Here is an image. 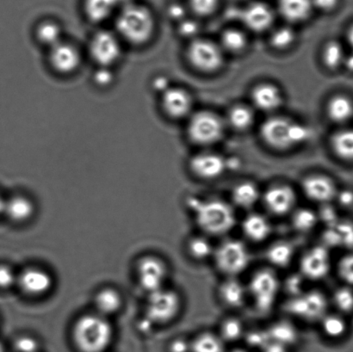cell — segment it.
Returning a JSON list of instances; mask_svg holds the SVG:
<instances>
[{
    "mask_svg": "<svg viewBox=\"0 0 353 352\" xmlns=\"http://www.w3.org/2000/svg\"><path fill=\"white\" fill-rule=\"evenodd\" d=\"M188 206L200 233L207 236H227L237 225L234 207L223 199L193 198Z\"/></svg>",
    "mask_w": 353,
    "mask_h": 352,
    "instance_id": "obj_1",
    "label": "cell"
},
{
    "mask_svg": "<svg viewBox=\"0 0 353 352\" xmlns=\"http://www.w3.org/2000/svg\"><path fill=\"white\" fill-rule=\"evenodd\" d=\"M114 30L124 45L141 48L153 41L157 34V19L150 8L131 3L122 7L115 16Z\"/></svg>",
    "mask_w": 353,
    "mask_h": 352,
    "instance_id": "obj_2",
    "label": "cell"
},
{
    "mask_svg": "<svg viewBox=\"0 0 353 352\" xmlns=\"http://www.w3.org/2000/svg\"><path fill=\"white\" fill-rule=\"evenodd\" d=\"M114 331L108 318L98 313H88L76 320L72 340L79 352H105L112 343Z\"/></svg>",
    "mask_w": 353,
    "mask_h": 352,
    "instance_id": "obj_3",
    "label": "cell"
},
{
    "mask_svg": "<svg viewBox=\"0 0 353 352\" xmlns=\"http://www.w3.org/2000/svg\"><path fill=\"white\" fill-rule=\"evenodd\" d=\"M248 298L256 312L266 315L275 308L282 291V281L276 271L270 267L252 272L247 284Z\"/></svg>",
    "mask_w": 353,
    "mask_h": 352,
    "instance_id": "obj_4",
    "label": "cell"
},
{
    "mask_svg": "<svg viewBox=\"0 0 353 352\" xmlns=\"http://www.w3.org/2000/svg\"><path fill=\"white\" fill-rule=\"evenodd\" d=\"M261 134L265 143L279 150L299 146L311 136L306 126L285 116H273L266 120L261 125Z\"/></svg>",
    "mask_w": 353,
    "mask_h": 352,
    "instance_id": "obj_5",
    "label": "cell"
},
{
    "mask_svg": "<svg viewBox=\"0 0 353 352\" xmlns=\"http://www.w3.org/2000/svg\"><path fill=\"white\" fill-rule=\"evenodd\" d=\"M251 253L243 240L227 238L214 247V265L224 278H240L251 264Z\"/></svg>",
    "mask_w": 353,
    "mask_h": 352,
    "instance_id": "obj_6",
    "label": "cell"
},
{
    "mask_svg": "<svg viewBox=\"0 0 353 352\" xmlns=\"http://www.w3.org/2000/svg\"><path fill=\"white\" fill-rule=\"evenodd\" d=\"M330 300L317 289H306L290 296L283 303V311L292 318L305 323H319L330 311Z\"/></svg>",
    "mask_w": 353,
    "mask_h": 352,
    "instance_id": "obj_7",
    "label": "cell"
},
{
    "mask_svg": "<svg viewBox=\"0 0 353 352\" xmlns=\"http://www.w3.org/2000/svg\"><path fill=\"white\" fill-rule=\"evenodd\" d=\"M124 43L115 30L101 29L90 37L88 54L96 68H114L122 60Z\"/></svg>",
    "mask_w": 353,
    "mask_h": 352,
    "instance_id": "obj_8",
    "label": "cell"
},
{
    "mask_svg": "<svg viewBox=\"0 0 353 352\" xmlns=\"http://www.w3.org/2000/svg\"><path fill=\"white\" fill-rule=\"evenodd\" d=\"M181 296L174 289L162 288L150 293L146 303V316L152 324L168 325L182 311Z\"/></svg>",
    "mask_w": 353,
    "mask_h": 352,
    "instance_id": "obj_9",
    "label": "cell"
},
{
    "mask_svg": "<svg viewBox=\"0 0 353 352\" xmlns=\"http://www.w3.org/2000/svg\"><path fill=\"white\" fill-rule=\"evenodd\" d=\"M224 123L219 116L210 112H199L190 117L187 134L194 143L209 146L223 136Z\"/></svg>",
    "mask_w": 353,
    "mask_h": 352,
    "instance_id": "obj_10",
    "label": "cell"
},
{
    "mask_svg": "<svg viewBox=\"0 0 353 352\" xmlns=\"http://www.w3.org/2000/svg\"><path fill=\"white\" fill-rule=\"evenodd\" d=\"M299 273L307 281L324 280L332 271L330 250L321 243L307 248L299 258Z\"/></svg>",
    "mask_w": 353,
    "mask_h": 352,
    "instance_id": "obj_11",
    "label": "cell"
},
{
    "mask_svg": "<svg viewBox=\"0 0 353 352\" xmlns=\"http://www.w3.org/2000/svg\"><path fill=\"white\" fill-rule=\"evenodd\" d=\"M83 62L81 48L67 39L48 50V63L52 71L61 76L74 74Z\"/></svg>",
    "mask_w": 353,
    "mask_h": 352,
    "instance_id": "obj_12",
    "label": "cell"
},
{
    "mask_svg": "<svg viewBox=\"0 0 353 352\" xmlns=\"http://www.w3.org/2000/svg\"><path fill=\"white\" fill-rule=\"evenodd\" d=\"M261 202L270 216H288L299 207V196L292 186L276 184L270 186L262 192Z\"/></svg>",
    "mask_w": 353,
    "mask_h": 352,
    "instance_id": "obj_13",
    "label": "cell"
},
{
    "mask_svg": "<svg viewBox=\"0 0 353 352\" xmlns=\"http://www.w3.org/2000/svg\"><path fill=\"white\" fill-rule=\"evenodd\" d=\"M190 63L197 70L212 72L223 64V48L209 40H194L187 50Z\"/></svg>",
    "mask_w": 353,
    "mask_h": 352,
    "instance_id": "obj_14",
    "label": "cell"
},
{
    "mask_svg": "<svg viewBox=\"0 0 353 352\" xmlns=\"http://www.w3.org/2000/svg\"><path fill=\"white\" fill-rule=\"evenodd\" d=\"M138 282L148 294L165 287L169 275L167 263L157 256H144L137 265Z\"/></svg>",
    "mask_w": 353,
    "mask_h": 352,
    "instance_id": "obj_15",
    "label": "cell"
},
{
    "mask_svg": "<svg viewBox=\"0 0 353 352\" xmlns=\"http://www.w3.org/2000/svg\"><path fill=\"white\" fill-rule=\"evenodd\" d=\"M301 189L306 198L320 206L334 201L339 191L333 179L323 174L307 176L303 179Z\"/></svg>",
    "mask_w": 353,
    "mask_h": 352,
    "instance_id": "obj_16",
    "label": "cell"
},
{
    "mask_svg": "<svg viewBox=\"0 0 353 352\" xmlns=\"http://www.w3.org/2000/svg\"><path fill=\"white\" fill-rule=\"evenodd\" d=\"M160 100L162 112L172 119L185 118L192 112V96L183 88L171 85L161 93Z\"/></svg>",
    "mask_w": 353,
    "mask_h": 352,
    "instance_id": "obj_17",
    "label": "cell"
},
{
    "mask_svg": "<svg viewBox=\"0 0 353 352\" xmlns=\"http://www.w3.org/2000/svg\"><path fill=\"white\" fill-rule=\"evenodd\" d=\"M17 284L24 294L31 298H40L51 291L54 281L52 276L43 269L29 267L17 275Z\"/></svg>",
    "mask_w": 353,
    "mask_h": 352,
    "instance_id": "obj_18",
    "label": "cell"
},
{
    "mask_svg": "<svg viewBox=\"0 0 353 352\" xmlns=\"http://www.w3.org/2000/svg\"><path fill=\"white\" fill-rule=\"evenodd\" d=\"M217 298L225 308L241 309L249 300L247 284L239 278H224L218 285Z\"/></svg>",
    "mask_w": 353,
    "mask_h": 352,
    "instance_id": "obj_19",
    "label": "cell"
},
{
    "mask_svg": "<svg viewBox=\"0 0 353 352\" xmlns=\"http://www.w3.org/2000/svg\"><path fill=\"white\" fill-rule=\"evenodd\" d=\"M241 233L252 243H263L272 234V224L264 213L249 211L245 214L241 222Z\"/></svg>",
    "mask_w": 353,
    "mask_h": 352,
    "instance_id": "obj_20",
    "label": "cell"
},
{
    "mask_svg": "<svg viewBox=\"0 0 353 352\" xmlns=\"http://www.w3.org/2000/svg\"><path fill=\"white\" fill-rule=\"evenodd\" d=\"M227 168V161L216 154H199L190 161V171L203 180H214L220 178Z\"/></svg>",
    "mask_w": 353,
    "mask_h": 352,
    "instance_id": "obj_21",
    "label": "cell"
},
{
    "mask_svg": "<svg viewBox=\"0 0 353 352\" xmlns=\"http://www.w3.org/2000/svg\"><path fill=\"white\" fill-rule=\"evenodd\" d=\"M296 247L289 240H278L270 244L265 250V258L269 267L282 270L290 267L296 257Z\"/></svg>",
    "mask_w": 353,
    "mask_h": 352,
    "instance_id": "obj_22",
    "label": "cell"
},
{
    "mask_svg": "<svg viewBox=\"0 0 353 352\" xmlns=\"http://www.w3.org/2000/svg\"><path fill=\"white\" fill-rule=\"evenodd\" d=\"M262 192L254 182L244 181L235 185L232 189L231 205L234 209H243L249 212L254 210L256 205L261 201Z\"/></svg>",
    "mask_w": 353,
    "mask_h": 352,
    "instance_id": "obj_23",
    "label": "cell"
},
{
    "mask_svg": "<svg viewBox=\"0 0 353 352\" xmlns=\"http://www.w3.org/2000/svg\"><path fill=\"white\" fill-rule=\"evenodd\" d=\"M242 21L249 30L254 32H263L272 26L274 21V14L265 3H254L242 12Z\"/></svg>",
    "mask_w": 353,
    "mask_h": 352,
    "instance_id": "obj_24",
    "label": "cell"
},
{
    "mask_svg": "<svg viewBox=\"0 0 353 352\" xmlns=\"http://www.w3.org/2000/svg\"><path fill=\"white\" fill-rule=\"evenodd\" d=\"M254 105L262 112H272L283 103V95L279 87L272 84H262L255 87L252 93Z\"/></svg>",
    "mask_w": 353,
    "mask_h": 352,
    "instance_id": "obj_25",
    "label": "cell"
},
{
    "mask_svg": "<svg viewBox=\"0 0 353 352\" xmlns=\"http://www.w3.org/2000/svg\"><path fill=\"white\" fill-rule=\"evenodd\" d=\"M34 203L28 196L17 195L7 200L3 214L16 223H23L30 220L34 215Z\"/></svg>",
    "mask_w": 353,
    "mask_h": 352,
    "instance_id": "obj_26",
    "label": "cell"
},
{
    "mask_svg": "<svg viewBox=\"0 0 353 352\" xmlns=\"http://www.w3.org/2000/svg\"><path fill=\"white\" fill-rule=\"evenodd\" d=\"M34 37L37 43L47 50L65 39L63 28L53 19L41 20L34 27Z\"/></svg>",
    "mask_w": 353,
    "mask_h": 352,
    "instance_id": "obj_27",
    "label": "cell"
},
{
    "mask_svg": "<svg viewBox=\"0 0 353 352\" xmlns=\"http://www.w3.org/2000/svg\"><path fill=\"white\" fill-rule=\"evenodd\" d=\"M270 343L280 344L287 348L297 342L299 334L295 325L289 320H279L265 329Z\"/></svg>",
    "mask_w": 353,
    "mask_h": 352,
    "instance_id": "obj_28",
    "label": "cell"
},
{
    "mask_svg": "<svg viewBox=\"0 0 353 352\" xmlns=\"http://www.w3.org/2000/svg\"><path fill=\"white\" fill-rule=\"evenodd\" d=\"M123 302L120 292L110 287L100 289L94 298L97 313L106 318L116 315L122 309Z\"/></svg>",
    "mask_w": 353,
    "mask_h": 352,
    "instance_id": "obj_29",
    "label": "cell"
},
{
    "mask_svg": "<svg viewBox=\"0 0 353 352\" xmlns=\"http://www.w3.org/2000/svg\"><path fill=\"white\" fill-rule=\"evenodd\" d=\"M314 8L312 0H279L280 14L290 23H300L309 19Z\"/></svg>",
    "mask_w": 353,
    "mask_h": 352,
    "instance_id": "obj_30",
    "label": "cell"
},
{
    "mask_svg": "<svg viewBox=\"0 0 353 352\" xmlns=\"http://www.w3.org/2000/svg\"><path fill=\"white\" fill-rule=\"evenodd\" d=\"M319 326L323 335L330 340L343 339L348 332V323L345 316L337 312H328L320 320Z\"/></svg>",
    "mask_w": 353,
    "mask_h": 352,
    "instance_id": "obj_31",
    "label": "cell"
},
{
    "mask_svg": "<svg viewBox=\"0 0 353 352\" xmlns=\"http://www.w3.org/2000/svg\"><path fill=\"white\" fill-rule=\"evenodd\" d=\"M119 7L115 0H85L84 12L92 23H103L108 20Z\"/></svg>",
    "mask_w": 353,
    "mask_h": 352,
    "instance_id": "obj_32",
    "label": "cell"
},
{
    "mask_svg": "<svg viewBox=\"0 0 353 352\" xmlns=\"http://www.w3.org/2000/svg\"><path fill=\"white\" fill-rule=\"evenodd\" d=\"M214 247L210 237L205 234H196L190 238L186 243V251L189 257L195 262H205L212 260Z\"/></svg>",
    "mask_w": 353,
    "mask_h": 352,
    "instance_id": "obj_33",
    "label": "cell"
},
{
    "mask_svg": "<svg viewBox=\"0 0 353 352\" xmlns=\"http://www.w3.org/2000/svg\"><path fill=\"white\" fill-rule=\"evenodd\" d=\"M190 352H226V343L217 333L203 331L190 340Z\"/></svg>",
    "mask_w": 353,
    "mask_h": 352,
    "instance_id": "obj_34",
    "label": "cell"
},
{
    "mask_svg": "<svg viewBox=\"0 0 353 352\" xmlns=\"http://www.w3.org/2000/svg\"><path fill=\"white\" fill-rule=\"evenodd\" d=\"M290 216L293 229L300 234L312 232L320 223L317 211L307 207H297Z\"/></svg>",
    "mask_w": 353,
    "mask_h": 352,
    "instance_id": "obj_35",
    "label": "cell"
},
{
    "mask_svg": "<svg viewBox=\"0 0 353 352\" xmlns=\"http://www.w3.org/2000/svg\"><path fill=\"white\" fill-rule=\"evenodd\" d=\"M327 115L333 122L345 123L353 117V102L345 95H336L327 103Z\"/></svg>",
    "mask_w": 353,
    "mask_h": 352,
    "instance_id": "obj_36",
    "label": "cell"
},
{
    "mask_svg": "<svg viewBox=\"0 0 353 352\" xmlns=\"http://www.w3.org/2000/svg\"><path fill=\"white\" fill-rule=\"evenodd\" d=\"M245 333L243 322L236 316H228L221 320L217 332L226 344L243 340Z\"/></svg>",
    "mask_w": 353,
    "mask_h": 352,
    "instance_id": "obj_37",
    "label": "cell"
},
{
    "mask_svg": "<svg viewBox=\"0 0 353 352\" xmlns=\"http://www.w3.org/2000/svg\"><path fill=\"white\" fill-rule=\"evenodd\" d=\"M331 145L341 160L353 161V129L339 131L332 138Z\"/></svg>",
    "mask_w": 353,
    "mask_h": 352,
    "instance_id": "obj_38",
    "label": "cell"
},
{
    "mask_svg": "<svg viewBox=\"0 0 353 352\" xmlns=\"http://www.w3.org/2000/svg\"><path fill=\"white\" fill-rule=\"evenodd\" d=\"M330 227L333 234L335 248H345L348 251L353 250V222L349 220L340 219L336 224Z\"/></svg>",
    "mask_w": 353,
    "mask_h": 352,
    "instance_id": "obj_39",
    "label": "cell"
},
{
    "mask_svg": "<svg viewBox=\"0 0 353 352\" xmlns=\"http://www.w3.org/2000/svg\"><path fill=\"white\" fill-rule=\"evenodd\" d=\"M330 300L341 315L345 316L353 313V288L351 286L345 284L335 289Z\"/></svg>",
    "mask_w": 353,
    "mask_h": 352,
    "instance_id": "obj_40",
    "label": "cell"
},
{
    "mask_svg": "<svg viewBox=\"0 0 353 352\" xmlns=\"http://www.w3.org/2000/svg\"><path fill=\"white\" fill-rule=\"evenodd\" d=\"M228 122L235 130H247L254 123V114L247 106H234L228 113Z\"/></svg>",
    "mask_w": 353,
    "mask_h": 352,
    "instance_id": "obj_41",
    "label": "cell"
},
{
    "mask_svg": "<svg viewBox=\"0 0 353 352\" xmlns=\"http://www.w3.org/2000/svg\"><path fill=\"white\" fill-rule=\"evenodd\" d=\"M221 48L231 53H238L247 47L248 39L244 33L238 30H228L221 34Z\"/></svg>",
    "mask_w": 353,
    "mask_h": 352,
    "instance_id": "obj_42",
    "label": "cell"
},
{
    "mask_svg": "<svg viewBox=\"0 0 353 352\" xmlns=\"http://www.w3.org/2000/svg\"><path fill=\"white\" fill-rule=\"evenodd\" d=\"M347 56L345 54L344 48L338 41H330L324 48L323 61L326 67L330 69H335L344 63Z\"/></svg>",
    "mask_w": 353,
    "mask_h": 352,
    "instance_id": "obj_43",
    "label": "cell"
},
{
    "mask_svg": "<svg viewBox=\"0 0 353 352\" xmlns=\"http://www.w3.org/2000/svg\"><path fill=\"white\" fill-rule=\"evenodd\" d=\"M336 271L338 277L345 285L353 288V250L347 253L338 261Z\"/></svg>",
    "mask_w": 353,
    "mask_h": 352,
    "instance_id": "obj_44",
    "label": "cell"
},
{
    "mask_svg": "<svg viewBox=\"0 0 353 352\" xmlns=\"http://www.w3.org/2000/svg\"><path fill=\"white\" fill-rule=\"evenodd\" d=\"M296 39V34L292 28L282 27L274 31L271 37V43L278 50H285L292 46Z\"/></svg>",
    "mask_w": 353,
    "mask_h": 352,
    "instance_id": "obj_45",
    "label": "cell"
},
{
    "mask_svg": "<svg viewBox=\"0 0 353 352\" xmlns=\"http://www.w3.org/2000/svg\"><path fill=\"white\" fill-rule=\"evenodd\" d=\"M92 81L99 88H108L115 82L113 68H96Z\"/></svg>",
    "mask_w": 353,
    "mask_h": 352,
    "instance_id": "obj_46",
    "label": "cell"
},
{
    "mask_svg": "<svg viewBox=\"0 0 353 352\" xmlns=\"http://www.w3.org/2000/svg\"><path fill=\"white\" fill-rule=\"evenodd\" d=\"M306 281V279L300 273L292 275L286 279L285 282H282V289H285V291L288 293V298L299 295L306 291L303 284Z\"/></svg>",
    "mask_w": 353,
    "mask_h": 352,
    "instance_id": "obj_47",
    "label": "cell"
},
{
    "mask_svg": "<svg viewBox=\"0 0 353 352\" xmlns=\"http://www.w3.org/2000/svg\"><path fill=\"white\" fill-rule=\"evenodd\" d=\"M317 213L320 222H323L325 227L334 225L341 219L338 215L337 209L334 206H331V203L321 205Z\"/></svg>",
    "mask_w": 353,
    "mask_h": 352,
    "instance_id": "obj_48",
    "label": "cell"
},
{
    "mask_svg": "<svg viewBox=\"0 0 353 352\" xmlns=\"http://www.w3.org/2000/svg\"><path fill=\"white\" fill-rule=\"evenodd\" d=\"M194 12L199 16H209L216 10L218 0H190Z\"/></svg>",
    "mask_w": 353,
    "mask_h": 352,
    "instance_id": "obj_49",
    "label": "cell"
},
{
    "mask_svg": "<svg viewBox=\"0 0 353 352\" xmlns=\"http://www.w3.org/2000/svg\"><path fill=\"white\" fill-rule=\"evenodd\" d=\"M17 352H38L39 342L32 336L23 335L17 338L14 344Z\"/></svg>",
    "mask_w": 353,
    "mask_h": 352,
    "instance_id": "obj_50",
    "label": "cell"
},
{
    "mask_svg": "<svg viewBox=\"0 0 353 352\" xmlns=\"http://www.w3.org/2000/svg\"><path fill=\"white\" fill-rule=\"evenodd\" d=\"M17 275L9 265H0V289L6 291L17 284Z\"/></svg>",
    "mask_w": 353,
    "mask_h": 352,
    "instance_id": "obj_51",
    "label": "cell"
},
{
    "mask_svg": "<svg viewBox=\"0 0 353 352\" xmlns=\"http://www.w3.org/2000/svg\"><path fill=\"white\" fill-rule=\"evenodd\" d=\"M199 31V25L192 20H183L179 26V34L183 37H192Z\"/></svg>",
    "mask_w": 353,
    "mask_h": 352,
    "instance_id": "obj_52",
    "label": "cell"
},
{
    "mask_svg": "<svg viewBox=\"0 0 353 352\" xmlns=\"http://www.w3.org/2000/svg\"><path fill=\"white\" fill-rule=\"evenodd\" d=\"M334 201H337L338 205L342 208H350L353 206V192L348 189L339 191Z\"/></svg>",
    "mask_w": 353,
    "mask_h": 352,
    "instance_id": "obj_53",
    "label": "cell"
},
{
    "mask_svg": "<svg viewBox=\"0 0 353 352\" xmlns=\"http://www.w3.org/2000/svg\"><path fill=\"white\" fill-rule=\"evenodd\" d=\"M170 352H190V340L185 338H176L169 346Z\"/></svg>",
    "mask_w": 353,
    "mask_h": 352,
    "instance_id": "obj_54",
    "label": "cell"
},
{
    "mask_svg": "<svg viewBox=\"0 0 353 352\" xmlns=\"http://www.w3.org/2000/svg\"><path fill=\"white\" fill-rule=\"evenodd\" d=\"M340 0H312L313 6L323 12H331L336 8Z\"/></svg>",
    "mask_w": 353,
    "mask_h": 352,
    "instance_id": "obj_55",
    "label": "cell"
},
{
    "mask_svg": "<svg viewBox=\"0 0 353 352\" xmlns=\"http://www.w3.org/2000/svg\"><path fill=\"white\" fill-rule=\"evenodd\" d=\"M170 86L171 85L169 84L168 78L164 77V76H159V77L154 79V81L152 82V88H153L155 92H157L159 95H161L162 92H164L165 90L170 87Z\"/></svg>",
    "mask_w": 353,
    "mask_h": 352,
    "instance_id": "obj_56",
    "label": "cell"
},
{
    "mask_svg": "<svg viewBox=\"0 0 353 352\" xmlns=\"http://www.w3.org/2000/svg\"><path fill=\"white\" fill-rule=\"evenodd\" d=\"M169 13H170L172 19L183 20L185 12L181 5H174L172 6L170 10H169Z\"/></svg>",
    "mask_w": 353,
    "mask_h": 352,
    "instance_id": "obj_57",
    "label": "cell"
},
{
    "mask_svg": "<svg viewBox=\"0 0 353 352\" xmlns=\"http://www.w3.org/2000/svg\"><path fill=\"white\" fill-rule=\"evenodd\" d=\"M261 352H290L289 348L280 346L274 343H269L268 346L263 348Z\"/></svg>",
    "mask_w": 353,
    "mask_h": 352,
    "instance_id": "obj_58",
    "label": "cell"
},
{
    "mask_svg": "<svg viewBox=\"0 0 353 352\" xmlns=\"http://www.w3.org/2000/svg\"><path fill=\"white\" fill-rule=\"evenodd\" d=\"M347 70L353 72V54L347 55L345 56L344 63Z\"/></svg>",
    "mask_w": 353,
    "mask_h": 352,
    "instance_id": "obj_59",
    "label": "cell"
},
{
    "mask_svg": "<svg viewBox=\"0 0 353 352\" xmlns=\"http://www.w3.org/2000/svg\"><path fill=\"white\" fill-rule=\"evenodd\" d=\"M115 1L117 3V6H119L120 10L121 8H122V7L125 6L127 5H130V3H133L134 0H115Z\"/></svg>",
    "mask_w": 353,
    "mask_h": 352,
    "instance_id": "obj_60",
    "label": "cell"
},
{
    "mask_svg": "<svg viewBox=\"0 0 353 352\" xmlns=\"http://www.w3.org/2000/svg\"><path fill=\"white\" fill-rule=\"evenodd\" d=\"M347 40L353 50V25L351 26L347 32Z\"/></svg>",
    "mask_w": 353,
    "mask_h": 352,
    "instance_id": "obj_61",
    "label": "cell"
},
{
    "mask_svg": "<svg viewBox=\"0 0 353 352\" xmlns=\"http://www.w3.org/2000/svg\"><path fill=\"white\" fill-rule=\"evenodd\" d=\"M5 200H3L2 196H0V216L3 214V209H5Z\"/></svg>",
    "mask_w": 353,
    "mask_h": 352,
    "instance_id": "obj_62",
    "label": "cell"
},
{
    "mask_svg": "<svg viewBox=\"0 0 353 352\" xmlns=\"http://www.w3.org/2000/svg\"><path fill=\"white\" fill-rule=\"evenodd\" d=\"M228 352H249L248 350L243 349V348H234L233 350H231Z\"/></svg>",
    "mask_w": 353,
    "mask_h": 352,
    "instance_id": "obj_63",
    "label": "cell"
},
{
    "mask_svg": "<svg viewBox=\"0 0 353 352\" xmlns=\"http://www.w3.org/2000/svg\"><path fill=\"white\" fill-rule=\"evenodd\" d=\"M0 352H6L5 346L1 342H0Z\"/></svg>",
    "mask_w": 353,
    "mask_h": 352,
    "instance_id": "obj_64",
    "label": "cell"
}]
</instances>
